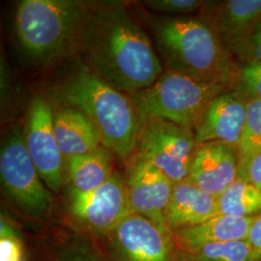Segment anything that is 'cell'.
I'll return each mask as SVG.
<instances>
[{"instance_id": "obj_5", "label": "cell", "mask_w": 261, "mask_h": 261, "mask_svg": "<svg viewBox=\"0 0 261 261\" xmlns=\"http://www.w3.org/2000/svg\"><path fill=\"white\" fill-rule=\"evenodd\" d=\"M226 90L231 89L166 69L149 87L129 95L143 126L162 119L194 130L209 103Z\"/></svg>"}, {"instance_id": "obj_3", "label": "cell", "mask_w": 261, "mask_h": 261, "mask_svg": "<svg viewBox=\"0 0 261 261\" xmlns=\"http://www.w3.org/2000/svg\"><path fill=\"white\" fill-rule=\"evenodd\" d=\"M57 98L85 113L101 134L102 145L126 162L137 149L143 123L129 94L122 92L88 67L59 85Z\"/></svg>"}, {"instance_id": "obj_22", "label": "cell", "mask_w": 261, "mask_h": 261, "mask_svg": "<svg viewBox=\"0 0 261 261\" xmlns=\"http://www.w3.org/2000/svg\"><path fill=\"white\" fill-rule=\"evenodd\" d=\"M232 90L246 99L261 98V61L244 63L239 68Z\"/></svg>"}, {"instance_id": "obj_7", "label": "cell", "mask_w": 261, "mask_h": 261, "mask_svg": "<svg viewBox=\"0 0 261 261\" xmlns=\"http://www.w3.org/2000/svg\"><path fill=\"white\" fill-rule=\"evenodd\" d=\"M102 239L106 261L183 260L173 232L140 215L126 216Z\"/></svg>"}, {"instance_id": "obj_4", "label": "cell", "mask_w": 261, "mask_h": 261, "mask_svg": "<svg viewBox=\"0 0 261 261\" xmlns=\"http://www.w3.org/2000/svg\"><path fill=\"white\" fill-rule=\"evenodd\" d=\"M152 28L167 69L232 90L239 68L204 21L160 18L154 20Z\"/></svg>"}, {"instance_id": "obj_15", "label": "cell", "mask_w": 261, "mask_h": 261, "mask_svg": "<svg viewBox=\"0 0 261 261\" xmlns=\"http://www.w3.org/2000/svg\"><path fill=\"white\" fill-rule=\"evenodd\" d=\"M218 214L217 197L188 178L174 184L166 213V223L172 232L204 223Z\"/></svg>"}, {"instance_id": "obj_14", "label": "cell", "mask_w": 261, "mask_h": 261, "mask_svg": "<svg viewBox=\"0 0 261 261\" xmlns=\"http://www.w3.org/2000/svg\"><path fill=\"white\" fill-rule=\"evenodd\" d=\"M247 99L235 90L219 94L195 128L196 144L220 141L238 147L246 120Z\"/></svg>"}, {"instance_id": "obj_27", "label": "cell", "mask_w": 261, "mask_h": 261, "mask_svg": "<svg viewBox=\"0 0 261 261\" xmlns=\"http://www.w3.org/2000/svg\"><path fill=\"white\" fill-rule=\"evenodd\" d=\"M237 178L251 183L261 191V152L252 157L248 164L238 171Z\"/></svg>"}, {"instance_id": "obj_18", "label": "cell", "mask_w": 261, "mask_h": 261, "mask_svg": "<svg viewBox=\"0 0 261 261\" xmlns=\"http://www.w3.org/2000/svg\"><path fill=\"white\" fill-rule=\"evenodd\" d=\"M112 154L101 145L91 152L66 159L68 188L80 193H90L103 185L114 174Z\"/></svg>"}, {"instance_id": "obj_6", "label": "cell", "mask_w": 261, "mask_h": 261, "mask_svg": "<svg viewBox=\"0 0 261 261\" xmlns=\"http://www.w3.org/2000/svg\"><path fill=\"white\" fill-rule=\"evenodd\" d=\"M0 178L5 196L21 213L43 219L50 212L54 201L51 192L32 162L22 130L11 132L2 142Z\"/></svg>"}, {"instance_id": "obj_10", "label": "cell", "mask_w": 261, "mask_h": 261, "mask_svg": "<svg viewBox=\"0 0 261 261\" xmlns=\"http://www.w3.org/2000/svg\"><path fill=\"white\" fill-rule=\"evenodd\" d=\"M23 135L40 177L50 192L60 194L65 183V162L54 130V112L40 96L30 103Z\"/></svg>"}, {"instance_id": "obj_13", "label": "cell", "mask_w": 261, "mask_h": 261, "mask_svg": "<svg viewBox=\"0 0 261 261\" xmlns=\"http://www.w3.org/2000/svg\"><path fill=\"white\" fill-rule=\"evenodd\" d=\"M200 11V19L232 56L234 48L261 19V0L205 1Z\"/></svg>"}, {"instance_id": "obj_1", "label": "cell", "mask_w": 261, "mask_h": 261, "mask_svg": "<svg viewBox=\"0 0 261 261\" xmlns=\"http://www.w3.org/2000/svg\"><path fill=\"white\" fill-rule=\"evenodd\" d=\"M81 53L91 71L127 94L149 87L164 72L149 37L120 2L95 5Z\"/></svg>"}, {"instance_id": "obj_21", "label": "cell", "mask_w": 261, "mask_h": 261, "mask_svg": "<svg viewBox=\"0 0 261 261\" xmlns=\"http://www.w3.org/2000/svg\"><path fill=\"white\" fill-rule=\"evenodd\" d=\"M182 252L183 261H252L247 240L217 243Z\"/></svg>"}, {"instance_id": "obj_12", "label": "cell", "mask_w": 261, "mask_h": 261, "mask_svg": "<svg viewBox=\"0 0 261 261\" xmlns=\"http://www.w3.org/2000/svg\"><path fill=\"white\" fill-rule=\"evenodd\" d=\"M237 148L220 141L196 144L188 179L207 194L218 197L237 179Z\"/></svg>"}, {"instance_id": "obj_25", "label": "cell", "mask_w": 261, "mask_h": 261, "mask_svg": "<svg viewBox=\"0 0 261 261\" xmlns=\"http://www.w3.org/2000/svg\"><path fill=\"white\" fill-rule=\"evenodd\" d=\"M56 261H106L103 254L85 240L77 239L58 253Z\"/></svg>"}, {"instance_id": "obj_9", "label": "cell", "mask_w": 261, "mask_h": 261, "mask_svg": "<svg viewBox=\"0 0 261 261\" xmlns=\"http://www.w3.org/2000/svg\"><path fill=\"white\" fill-rule=\"evenodd\" d=\"M68 210L86 231L103 238L130 214L125 178L114 173L103 185L90 193L68 188Z\"/></svg>"}, {"instance_id": "obj_28", "label": "cell", "mask_w": 261, "mask_h": 261, "mask_svg": "<svg viewBox=\"0 0 261 261\" xmlns=\"http://www.w3.org/2000/svg\"><path fill=\"white\" fill-rule=\"evenodd\" d=\"M252 252V261L261 260V214L254 216L247 236Z\"/></svg>"}, {"instance_id": "obj_11", "label": "cell", "mask_w": 261, "mask_h": 261, "mask_svg": "<svg viewBox=\"0 0 261 261\" xmlns=\"http://www.w3.org/2000/svg\"><path fill=\"white\" fill-rule=\"evenodd\" d=\"M124 178L130 213L140 215L168 228L166 213L174 183L137 155Z\"/></svg>"}, {"instance_id": "obj_20", "label": "cell", "mask_w": 261, "mask_h": 261, "mask_svg": "<svg viewBox=\"0 0 261 261\" xmlns=\"http://www.w3.org/2000/svg\"><path fill=\"white\" fill-rule=\"evenodd\" d=\"M261 152V98L247 99L246 120L239 141L238 171Z\"/></svg>"}, {"instance_id": "obj_29", "label": "cell", "mask_w": 261, "mask_h": 261, "mask_svg": "<svg viewBox=\"0 0 261 261\" xmlns=\"http://www.w3.org/2000/svg\"><path fill=\"white\" fill-rule=\"evenodd\" d=\"M258 261H261V260H258Z\"/></svg>"}, {"instance_id": "obj_16", "label": "cell", "mask_w": 261, "mask_h": 261, "mask_svg": "<svg viewBox=\"0 0 261 261\" xmlns=\"http://www.w3.org/2000/svg\"><path fill=\"white\" fill-rule=\"evenodd\" d=\"M54 130L66 159L82 155L102 145L101 134L94 122L82 111L65 107L54 112Z\"/></svg>"}, {"instance_id": "obj_23", "label": "cell", "mask_w": 261, "mask_h": 261, "mask_svg": "<svg viewBox=\"0 0 261 261\" xmlns=\"http://www.w3.org/2000/svg\"><path fill=\"white\" fill-rule=\"evenodd\" d=\"M0 261H25L19 234L3 215L0 222Z\"/></svg>"}, {"instance_id": "obj_17", "label": "cell", "mask_w": 261, "mask_h": 261, "mask_svg": "<svg viewBox=\"0 0 261 261\" xmlns=\"http://www.w3.org/2000/svg\"><path fill=\"white\" fill-rule=\"evenodd\" d=\"M253 217L216 215L204 223L173 232L181 252L217 243L247 240Z\"/></svg>"}, {"instance_id": "obj_2", "label": "cell", "mask_w": 261, "mask_h": 261, "mask_svg": "<svg viewBox=\"0 0 261 261\" xmlns=\"http://www.w3.org/2000/svg\"><path fill=\"white\" fill-rule=\"evenodd\" d=\"M96 4L82 0H21L15 33L29 60L51 65L82 50Z\"/></svg>"}, {"instance_id": "obj_8", "label": "cell", "mask_w": 261, "mask_h": 261, "mask_svg": "<svg viewBox=\"0 0 261 261\" xmlns=\"http://www.w3.org/2000/svg\"><path fill=\"white\" fill-rule=\"evenodd\" d=\"M195 132L172 122H146L140 133L137 156L158 168L174 184L185 180L196 147Z\"/></svg>"}, {"instance_id": "obj_19", "label": "cell", "mask_w": 261, "mask_h": 261, "mask_svg": "<svg viewBox=\"0 0 261 261\" xmlns=\"http://www.w3.org/2000/svg\"><path fill=\"white\" fill-rule=\"evenodd\" d=\"M219 214L250 218L261 214V191L236 179L217 197Z\"/></svg>"}, {"instance_id": "obj_24", "label": "cell", "mask_w": 261, "mask_h": 261, "mask_svg": "<svg viewBox=\"0 0 261 261\" xmlns=\"http://www.w3.org/2000/svg\"><path fill=\"white\" fill-rule=\"evenodd\" d=\"M232 56L244 63L261 61V19L232 51Z\"/></svg>"}, {"instance_id": "obj_26", "label": "cell", "mask_w": 261, "mask_h": 261, "mask_svg": "<svg viewBox=\"0 0 261 261\" xmlns=\"http://www.w3.org/2000/svg\"><path fill=\"white\" fill-rule=\"evenodd\" d=\"M205 1L199 0H148L142 4L150 9L168 14H189L201 9Z\"/></svg>"}]
</instances>
